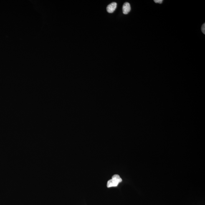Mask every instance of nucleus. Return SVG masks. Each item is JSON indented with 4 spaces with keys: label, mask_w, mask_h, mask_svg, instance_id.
I'll return each instance as SVG.
<instances>
[{
    "label": "nucleus",
    "mask_w": 205,
    "mask_h": 205,
    "mask_svg": "<svg viewBox=\"0 0 205 205\" xmlns=\"http://www.w3.org/2000/svg\"><path fill=\"white\" fill-rule=\"evenodd\" d=\"M201 30L202 31L203 33L204 34H205V24L204 23L203 25L201 27Z\"/></svg>",
    "instance_id": "nucleus-4"
},
{
    "label": "nucleus",
    "mask_w": 205,
    "mask_h": 205,
    "mask_svg": "<svg viewBox=\"0 0 205 205\" xmlns=\"http://www.w3.org/2000/svg\"><path fill=\"white\" fill-rule=\"evenodd\" d=\"M122 10L124 14H128L131 10L130 5L128 2H125L122 7Z\"/></svg>",
    "instance_id": "nucleus-3"
},
{
    "label": "nucleus",
    "mask_w": 205,
    "mask_h": 205,
    "mask_svg": "<svg viewBox=\"0 0 205 205\" xmlns=\"http://www.w3.org/2000/svg\"><path fill=\"white\" fill-rule=\"evenodd\" d=\"M117 3L115 2H113L111 3V4H109L107 6V12L109 13H112L115 11V9L117 7Z\"/></svg>",
    "instance_id": "nucleus-2"
},
{
    "label": "nucleus",
    "mask_w": 205,
    "mask_h": 205,
    "mask_svg": "<svg viewBox=\"0 0 205 205\" xmlns=\"http://www.w3.org/2000/svg\"><path fill=\"white\" fill-rule=\"evenodd\" d=\"M154 2L156 3H158V4H161L163 2V0H155L154 1Z\"/></svg>",
    "instance_id": "nucleus-5"
},
{
    "label": "nucleus",
    "mask_w": 205,
    "mask_h": 205,
    "mask_svg": "<svg viewBox=\"0 0 205 205\" xmlns=\"http://www.w3.org/2000/svg\"><path fill=\"white\" fill-rule=\"evenodd\" d=\"M122 180L119 175L115 174L113 175L112 179L109 180L107 182V188L111 187L117 186L119 183L121 182Z\"/></svg>",
    "instance_id": "nucleus-1"
}]
</instances>
